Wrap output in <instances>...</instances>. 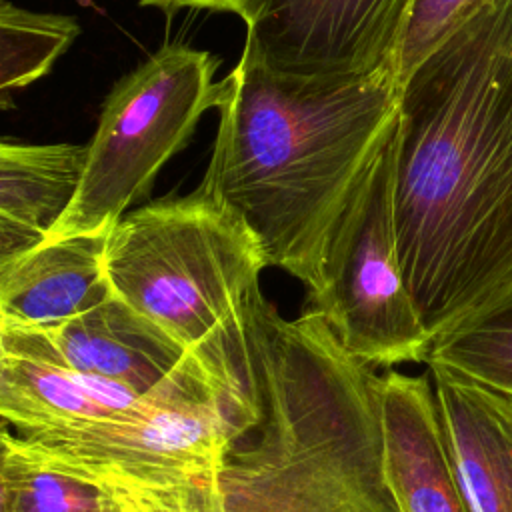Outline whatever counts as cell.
Instances as JSON below:
<instances>
[{
  "label": "cell",
  "mask_w": 512,
  "mask_h": 512,
  "mask_svg": "<svg viewBox=\"0 0 512 512\" xmlns=\"http://www.w3.org/2000/svg\"><path fill=\"white\" fill-rule=\"evenodd\" d=\"M394 218L432 342L512 300V2L474 16L400 84Z\"/></svg>",
  "instance_id": "6da1fadb"
},
{
  "label": "cell",
  "mask_w": 512,
  "mask_h": 512,
  "mask_svg": "<svg viewBox=\"0 0 512 512\" xmlns=\"http://www.w3.org/2000/svg\"><path fill=\"white\" fill-rule=\"evenodd\" d=\"M244 318L260 412L184 484H98L110 512H400L384 462V374L316 312L286 320L256 284Z\"/></svg>",
  "instance_id": "7a4b0ae2"
},
{
  "label": "cell",
  "mask_w": 512,
  "mask_h": 512,
  "mask_svg": "<svg viewBox=\"0 0 512 512\" xmlns=\"http://www.w3.org/2000/svg\"><path fill=\"white\" fill-rule=\"evenodd\" d=\"M392 68L290 78L242 50L218 82V130L200 188L254 234L266 266L318 288L330 234L398 120Z\"/></svg>",
  "instance_id": "3957f363"
},
{
  "label": "cell",
  "mask_w": 512,
  "mask_h": 512,
  "mask_svg": "<svg viewBox=\"0 0 512 512\" xmlns=\"http://www.w3.org/2000/svg\"><path fill=\"white\" fill-rule=\"evenodd\" d=\"M258 412L242 300L122 418L12 436L38 462L94 484L162 488L214 468Z\"/></svg>",
  "instance_id": "277c9868"
},
{
  "label": "cell",
  "mask_w": 512,
  "mask_h": 512,
  "mask_svg": "<svg viewBox=\"0 0 512 512\" xmlns=\"http://www.w3.org/2000/svg\"><path fill=\"white\" fill-rule=\"evenodd\" d=\"M104 262L114 296L186 350L234 314L266 268L250 228L200 186L126 212Z\"/></svg>",
  "instance_id": "5b68a950"
},
{
  "label": "cell",
  "mask_w": 512,
  "mask_h": 512,
  "mask_svg": "<svg viewBox=\"0 0 512 512\" xmlns=\"http://www.w3.org/2000/svg\"><path fill=\"white\" fill-rule=\"evenodd\" d=\"M218 60L182 42L164 44L124 74L102 102L78 196L50 238L104 232L146 198L216 104Z\"/></svg>",
  "instance_id": "8992f818"
},
{
  "label": "cell",
  "mask_w": 512,
  "mask_h": 512,
  "mask_svg": "<svg viewBox=\"0 0 512 512\" xmlns=\"http://www.w3.org/2000/svg\"><path fill=\"white\" fill-rule=\"evenodd\" d=\"M398 120L342 210L306 310L316 312L354 358L392 368L428 360L432 336L400 266L394 180Z\"/></svg>",
  "instance_id": "52a82bcc"
},
{
  "label": "cell",
  "mask_w": 512,
  "mask_h": 512,
  "mask_svg": "<svg viewBox=\"0 0 512 512\" xmlns=\"http://www.w3.org/2000/svg\"><path fill=\"white\" fill-rule=\"evenodd\" d=\"M414 0H268L244 52L290 78H350L392 68Z\"/></svg>",
  "instance_id": "ba28073f"
},
{
  "label": "cell",
  "mask_w": 512,
  "mask_h": 512,
  "mask_svg": "<svg viewBox=\"0 0 512 512\" xmlns=\"http://www.w3.org/2000/svg\"><path fill=\"white\" fill-rule=\"evenodd\" d=\"M140 398L122 384L72 370L34 328L0 324V416L16 434L118 420Z\"/></svg>",
  "instance_id": "9c48e42d"
},
{
  "label": "cell",
  "mask_w": 512,
  "mask_h": 512,
  "mask_svg": "<svg viewBox=\"0 0 512 512\" xmlns=\"http://www.w3.org/2000/svg\"><path fill=\"white\" fill-rule=\"evenodd\" d=\"M384 462L400 512H472L430 374L384 372Z\"/></svg>",
  "instance_id": "30bf717a"
},
{
  "label": "cell",
  "mask_w": 512,
  "mask_h": 512,
  "mask_svg": "<svg viewBox=\"0 0 512 512\" xmlns=\"http://www.w3.org/2000/svg\"><path fill=\"white\" fill-rule=\"evenodd\" d=\"M34 330L72 370L122 384L140 396L168 378L188 352L114 294L64 324Z\"/></svg>",
  "instance_id": "8fae6325"
},
{
  "label": "cell",
  "mask_w": 512,
  "mask_h": 512,
  "mask_svg": "<svg viewBox=\"0 0 512 512\" xmlns=\"http://www.w3.org/2000/svg\"><path fill=\"white\" fill-rule=\"evenodd\" d=\"M426 366L472 512H512V398L452 368Z\"/></svg>",
  "instance_id": "7c38bea8"
},
{
  "label": "cell",
  "mask_w": 512,
  "mask_h": 512,
  "mask_svg": "<svg viewBox=\"0 0 512 512\" xmlns=\"http://www.w3.org/2000/svg\"><path fill=\"white\" fill-rule=\"evenodd\" d=\"M110 230L48 238L0 266V324L54 328L108 300Z\"/></svg>",
  "instance_id": "4fadbf2b"
},
{
  "label": "cell",
  "mask_w": 512,
  "mask_h": 512,
  "mask_svg": "<svg viewBox=\"0 0 512 512\" xmlns=\"http://www.w3.org/2000/svg\"><path fill=\"white\" fill-rule=\"evenodd\" d=\"M88 144H0V266L44 244L74 204Z\"/></svg>",
  "instance_id": "5bb4252c"
},
{
  "label": "cell",
  "mask_w": 512,
  "mask_h": 512,
  "mask_svg": "<svg viewBox=\"0 0 512 512\" xmlns=\"http://www.w3.org/2000/svg\"><path fill=\"white\" fill-rule=\"evenodd\" d=\"M80 34L74 16L34 12L4 0L0 4V104L46 76Z\"/></svg>",
  "instance_id": "9a60e30c"
},
{
  "label": "cell",
  "mask_w": 512,
  "mask_h": 512,
  "mask_svg": "<svg viewBox=\"0 0 512 512\" xmlns=\"http://www.w3.org/2000/svg\"><path fill=\"white\" fill-rule=\"evenodd\" d=\"M0 438V512H110L98 484L28 456L6 424Z\"/></svg>",
  "instance_id": "2e32d148"
},
{
  "label": "cell",
  "mask_w": 512,
  "mask_h": 512,
  "mask_svg": "<svg viewBox=\"0 0 512 512\" xmlns=\"http://www.w3.org/2000/svg\"><path fill=\"white\" fill-rule=\"evenodd\" d=\"M426 364H440L512 398V300L480 322L432 342Z\"/></svg>",
  "instance_id": "e0dca14e"
},
{
  "label": "cell",
  "mask_w": 512,
  "mask_h": 512,
  "mask_svg": "<svg viewBox=\"0 0 512 512\" xmlns=\"http://www.w3.org/2000/svg\"><path fill=\"white\" fill-rule=\"evenodd\" d=\"M512 0H414L396 60L394 74L402 84L452 34L488 8Z\"/></svg>",
  "instance_id": "ac0fdd59"
},
{
  "label": "cell",
  "mask_w": 512,
  "mask_h": 512,
  "mask_svg": "<svg viewBox=\"0 0 512 512\" xmlns=\"http://www.w3.org/2000/svg\"><path fill=\"white\" fill-rule=\"evenodd\" d=\"M140 6L160 8L164 12H178V10H208V12H228L242 18L248 24L260 8L268 0H136Z\"/></svg>",
  "instance_id": "d6986e66"
}]
</instances>
